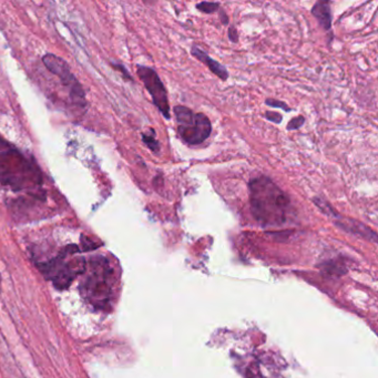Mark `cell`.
I'll list each match as a JSON object with an SVG mask.
<instances>
[{
  "instance_id": "cell-1",
  "label": "cell",
  "mask_w": 378,
  "mask_h": 378,
  "mask_svg": "<svg viewBox=\"0 0 378 378\" xmlns=\"http://www.w3.org/2000/svg\"><path fill=\"white\" fill-rule=\"evenodd\" d=\"M251 212L263 226L282 225L289 219L291 200L269 176L252 179L249 184Z\"/></svg>"
},
{
  "instance_id": "cell-2",
  "label": "cell",
  "mask_w": 378,
  "mask_h": 378,
  "mask_svg": "<svg viewBox=\"0 0 378 378\" xmlns=\"http://www.w3.org/2000/svg\"><path fill=\"white\" fill-rule=\"evenodd\" d=\"M42 183L41 171L34 160L0 135V184L18 192L34 189Z\"/></svg>"
},
{
  "instance_id": "cell-3",
  "label": "cell",
  "mask_w": 378,
  "mask_h": 378,
  "mask_svg": "<svg viewBox=\"0 0 378 378\" xmlns=\"http://www.w3.org/2000/svg\"><path fill=\"white\" fill-rule=\"evenodd\" d=\"M113 275L109 262L95 256L89 263L88 274L80 285V292L89 304L99 310L108 311L113 294Z\"/></svg>"
},
{
  "instance_id": "cell-4",
  "label": "cell",
  "mask_w": 378,
  "mask_h": 378,
  "mask_svg": "<svg viewBox=\"0 0 378 378\" xmlns=\"http://www.w3.org/2000/svg\"><path fill=\"white\" fill-rule=\"evenodd\" d=\"M78 251L79 249L75 245L67 246L58 258L39 266V269L41 270L44 276L51 280L57 289H67L75 277L84 274L85 270H87V263L82 258L65 261V258L68 255L73 254L74 252Z\"/></svg>"
},
{
  "instance_id": "cell-5",
  "label": "cell",
  "mask_w": 378,
  "mask_h": 378,
  "mask_svg": "<svg viewBox=\"0 0 378 378\" xmlns=\"http://www.w3.org/2000/svg\"><path fill=\"white\" fill-rule=\"evenodd\" d=\"M173 111L178 122V132L184 142L198 145L210 137L212 124L205 114L194 113L192 110L182 105H176Z\"/></svg>"
},
{
  "instance_id": "cell-6",
  "label": "cell",
  "mask_w": 378,
  "mask_h": 378,
  "mask_svg": "<svg viewBox=\"0 0 378 378\" xmlns=\"http://www.w3.org/2000/svg\"><path fill=\"white\" fill-rule=\"evenodd\" d=\"M42 62L50 72L60 79L64 87L68 88L70 99L79 108H83L87 104L85 93L81 83L78 81L75 75L70 69L69 64L62 58L52 53H47L42 57Z\"/></svg>"
},
{
  "instance_id": "cell-7",
  "label": "cell",
  "mask_w": 378,
  "mask_h": 378,
  "mask_svg": "<svg viewBox=\"0 0 378 378\" xmlns=\"http://www.w3.org/2000/svg\"><path fill=\"white\" fill-rule=\"evenodd\" d=\"M138 75L143 82L145 89L148 90L155 107L159 109L165 119L171 118L170 113V103L168 98V92L160 79L157 71L147 65H138Z\"/></svg>"
},
{
  "instance_id": "cell-8",
  "label": "cell",
  "mask_w": 378,
  "mask_h": 378,
  "mask_svg": "<svg viewBox=\"0 0 378 378\" xmlns=\"http://www.w3.org/2000/svg\"><path fill=\"white\" fill-rule=\"evenodd\" d=\"M329 215L333 216V218L339 219V220H335V224L339 226V228H341L342 230H344L346 232H350V233L356 234L359 236H362V238H365L367 240H371V241H374V242L376 241L377 236H376L375 232L371 230L370 228H367L366 225L361 223V222L347 219V218H344V216H341L339 213L336 212L335 210H332L331 212L329 213Z\"/></svg>"
},
{
  "instance_id": "cell-9",
  "label": "cell",
  "mask_w": 378,
  "mask_h": 378,
  "mask_svg": "<svg viewBox=\"0 0 378 378\" xmlns=\"http://www.w3.org/2000/svg\"><path fill=\"white\" fill-rule=\"evenodd\" d=\"M191 53H192L193 57L200 60L201 62H203L206 67L211 70V71H212L215 75H218V77L221 78L222 80H226L229 78V72L224 65L211 58L210 55L206 52H204L202 49H200L196 46H193L192 49H191Z\"/></svg>"
},
{
  "instance_id": "cell-10",
  "label": "cell",
  "mask_w": 378,
  "mask_h": 378,
  "mask_svg": "<svg viewBox=\"0 0 378 378\" xmlns=\"http://www.w3.org/2000/svg\"><path fill=\"white\" fill-rule=\"evenodd\" d=\"M329 1H319L312 8V14L316 18L317 21L325 30L332 27V11Z\"/></svg>"
},
{
  "instance_id": "cell-11",
  "label": "cell",
  "mask_w": 378,
  "mask_h": 378,
  "mask_svg": "<svg viewBox=\"0 0 378 378\" xmlns=\"http://www.w3.org/2000/svg\"><path fill=\"white\" fill-rule=\"evenodd\" d=\"M142 140L144 144L147 145V147L151 150L153 151L154 153H157L160 151V143L159 141L155 139V135H154V131L152 130V134H148V133H143L142 134Z\"/></svg>"
},
{
  "instance_id": "cell-12",
  "label": "cell",
  "mask_w": 378,
  "mask_h": 378,
  "mask_svg": "<svg viewBox=\"0 0 378 378\" xmlns=\"http://www.w3.org/2000/svg\"><path fill=\"white\" fill-rule=\"evenodd\" d=\"M196 8H198L200 11H202L204 13H213L216 10L220 8V3L219 2H201L196 4Z\"/></svg>"
},
{
  "instance_id": "cell-13",
  "label": "cell",
  "mask_w": 378,
  "mask_h": 378,
  "mask_svg": "<svg viewBox=\"0 0 378 378\" xmlns=\"http://www.w3.org/2000/svg\"><path fill=\"white\" fill-rule=\"evenodd\" d=\"M305 122V118L302 117V115H299V117H295L292 119L289 124H287V130H297L301 128L302 125Z\"/></svg>"
},
{
  "instance_id": "cell-14",
  "label": "cell",
  "mask_w": 378,
  "mask_h": 378,
  "mask_svg": "<svg viewBox=\"0 0 378 378\" xmlns=\"http://www.w3.org/2000/svg\"><path fill=\"white\" fill-rule=\"evenodd\" d=\"M265 103L270 105V107H275V108H281L283 109L284 111H286V112H290V111L292 110L291 108H289V105H287L286 103L282 102V101H279V100H275V99H268L265 101Z\"/></svg>"
},
{
  "instance_id": "cell-15",
  "label": "cell",
  "mask_w": 378,
  "mask_h": 378,
  "mask_svg": "<svg viewBox=\"0 0 378 378\" xmlns=\"http://www.w3.org/2000/svg\"><path fill=\"white\" fill-rule=\"evenodd\" d=\"M264 117L266 119H268L269 121H271V122H274V123H277V124L282 122L281 114L276 113V112H271V111H266Z\"/></svg>"
},
{
  "instance_id": "cell-16",
  "label": "cell",
  "mask_w": 378,
  "mask_h": 378,
  "mask_svg": "<svg viewBox=\"0 0 378 378\" xmlns=\"http://www.w3.org/2000/svg\"><path fill=\"white\" fill-rule=\"evenodd\" d=\"M229 38L231 39V41H233V42L238 41L239 37H238V30H236V28L234 27L229 28Z\"/></svg>"
}]
</instances>
